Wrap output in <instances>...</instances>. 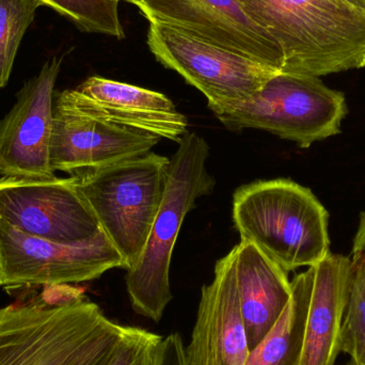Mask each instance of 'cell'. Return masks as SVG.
Returning a JSON list of instances; mask_svg holds the SVG:
<instances>
[{
    "instance_id": "21",
    "label": "cell",
    "mask_w": 365,
    "mask_h": 365,
    "mask_svg": "<svg viewBox=\"0 0 365 365\" xmlns=\"http://www.w3.org/2000/svg\"><path fill=\"white\" fill-rule=\"evenodd\" d=\"M163 336L143 328L128 326L109 365H153Z\"/></svg>"
},
{
    "instance_id": "18",
    "label": "cell",
    "mask_w": 365,
    "mask_h": 365,
    "mask_svg": "<svg viewBox=\"0 0 365 365\" xmlns=\"http://www.w3.org/2000/svg\"><path fill=\"white\" fill-rule=\"evenodd\" d=\"M62 16L71 19L79 29L103 34L117 38H125L119 17L117 0H38Z\"/></svg>"
},
{
    "instance_id": "5",
    "label": "cell",
    "mask_w": 365,
    "mask_h": 365,
    "mask_svg": "<svg viewBox=\"0 0 365 365\" xmlns=\"http://www.w3.org/2000/svg\"><path fill=\"white\" fill-rule=\"evenodd\" d=\"M170 158L155 153L73 175L75 186L119 251L136 265L162 205Z\"/></svg>"
},
{
    "instance_id": "13",
    "label": "cell",
    "mask_w": 365,
    "mask_h": 365,
    "mask_svg": "<svg viewBox=\"0 0 365 365\" xmlns=\"http://www.w3.org/2000/svg\"><path fill=\"white\" fill-rule=\"evenodd\" d=\"M185 354L188 365L246 364L248 342L231 251L217 262L212 282L202 287L197 319Z\"/></svg>"
},
{
    "instance_id": "6",
    "label": "cell",
    "mask_w": 365,
    "mask_h": 365,
    "mask_svg": "<svg viewBox=\"0 0 365 365\" xmlns=\"http://www.w3.org/2000/svg\"><path fill=\"white\" fill-rule=\"evenodd\" d=\"M212 113L234 132L266 130L307 149L340 134L349 107L344 93L319 77L280 73L250 98Z\"/></svg>"
},
{
    "instance_id": "9",
    "label": "cell",
    "mask_w": 365,
    "mask_h": 365,
    "mask_svg": "<svg viewBox=\"0 0 365 365\" xmlns=\"http://www.w3.org/2000/svg\"><path fill=\"white\" fill-rule=\"evenodd\" d=\"M0 219L28 235L64 245L85 244L103 232L72 177L1 178Z\"/></svg>"
},
{
    "instance_id": "10",
    "label": "cell",
    "mask_w": 365,
    "mask_h": 365,
    "mask_svg": "<svg viewBox=\"0 0 365 365\" xmlns=\"http://www.w3.org/2000/svg\"><path fill=\"white\" fill-rule=\"evenodd\" d=\"M160 138L88 113L66 90L53 107L49 158L53 170L76 175L150 153Z\"/></svg>"
},
{
    "instance_id": "15",
    "label": "cell",
    "mask_w": 365,
    "mask_h": 365,
    "mask_svg": "<svg viewBox=\"0 0 365 365\" xmlns=\"http://www.w3.org/2000/svg\"><path fill=\"white\" fill-rule=\"evenodd\" d=\"M311 267L312 292L299 365H334L341 351L353 262L330 252Z\"/></svg>"
},
{
    "instance_id": "16",
    "label": "cell",
    "mask_w": 365,
    "mask_h": 365,
    "mask_svg": "<svg viewBox=\"0 0 365 365\" xmlns=\"http://www.w3.org/2000/svg\"><path fill=\"white\" fill-rule=\"evenodd\" d=\"M231 252L247 342L251 351L265 338L289 304L291 281L287 277L289 272L251 242L240 240Z\"/></svg>"
},
{
    "instance_id": "17",
    "label": "cell",
    "mask_w": 365,
    "mask_h": 365,
    "mask_svg": "<svg viewBox=\"0 0 365 365\" xmlns=\"http://www.w3.org/2000/svg\"><path fill=\"white\" fill-rule=\"evenodd\" d=\"M312 284V267L294 277L289 304L245 365H299Z\"/></svg>"
},
{
    "instance_id": "11",
    "label": "cell",
    "mask_w": 365,
    "mask_h": 365,
    "mask_svg": "<svg viewBox=\"0 0 365 365\" xmlns=\"http://www.w3.org/2000/svg\"><path fill=\"white\" fill-rule=\"evenodd\" d=\"M134 4L150 23L175 28L282 73L278 45L238 0H138Z\"/></svg>"
},
{
    "instance_id": "4",
    "label": "cell",
    "mask_w": 365,
    "mask_h": 365,
    "mask_svg": "<svg viewBox=\"0 0 365 365\" xmlns=\"http://www.w3.org/2000/svg\"><path fill=\"white\" fill-rule=\"evenodd\" d=\"M170 158L162 205L143 255L126 270L125 282L133 310L158 323L171 300L170 265L185 217L195 201L214 189L206 163L210 147L195 133L187 132Z\"/></svg>"
},
{
    "instance_id": "20",
    "label": "cell",
    "mask_w": 365,
    "mask_h": 365,
    "mask_svg": "<svg viewBox=\"0 0 365 365\" xmlns=\"http://www.w3.org/2000/svg\"><path fill=\"white\" fill-rule=\"evenodd\" d=\"M351 287L341 332V351L351 357L365 338V252L351 257Z\"/></svg>"
},
{
    "instance_id": "26",
    "label": "cell",
    "mask_w": 365,
    "mask_h": 365,
    "mask_svg": "<svg viewBox=\"0 0 365 365\" xmlns=\"http://www.w3.org/2000/svg\"><path fill=\"white\" fill-rule=\"evenodd\" d=\"M117 1H121V0H117ZM123 1L130 2V4H134L135 2L138 1V0H123Z\"/></svg>"
},
{
    "instance_id": "3",
    "label": "cell",
    "mask_w": 365,
    "mask_h": 365,
    "mask_svg": "<svg viewBox=\"0 0 365 365\" xmlns=\"http://www.w3.org/2000/svg\"><path fill=\"white\" fill-rule=\"evenodd\" d=\"M233 220L240 238L289 272L311 267L330 253L329 214L314 193L287 179L240 187Z\"/></svg>"
},
{
    "instance_id": "14",
    "label": "cell",
    "mask_w": 365,
    "mask_h": 365,
    "mask_svg": "<svg viewBox=\"0 0 365 365\" xmlns=\"http://www.w3.org/2000/svg\"><path fill=\"white\" fill-rule=\"evenodd\" d=\"M73 96L100 119L179 143L187 133V118L160 92L100 76L89 77Z\"/></svg>"
},
{
    "instance_id": "25",
    "label": "cell",
    "mask_w": 365,
    "mask_h": 365,
    "mask_svg": "<svg viewBox=\"0 0 365 365\" xmlns=\"http://www.w3.org/2000/svg\"><path fill=\"white\" fill-rule=\"evenodd\" d=\"M345 1L357 6V8L364 9L365 10V0H345Z\"/></svg>"
},
{
    "instance_id": "23",
    "label": "cell",
    "mask_w": 365,
    "mask_h": 365,
    "mask_svg": "<svg viewBox=\"0 0 365 365\" xmlns=\"http://www.w3.org/2000/svg\"><path fill=\"white\" fill-rule=\"evenodd\" d=\"M365 252V212L360 216L359 227L354 238L353 255Z\"/></svg>"
},
{
    "instance_id": "12",
    "label": "cell",
    "mask_w": 365,
    "mask_h": 365,
    "mask_svg": "<svg viewBox=\"0 0 365 365\" xmlns=\"http://www.w3.org/2000/svg\"><path fill=\"white\" fill-rule=\"evenodd\" d=\"M61 59L53 58L17 93L16 103L0 120V175L2 178L48 180L51 166L53 94Z\"/></svg>"
},
{
    "instance_id": "8",
    "label": "cell",
    "mask_w": 365,
    "mask_h": 365,
    "mask_svg": "<svg viewBox=\"0 0 365 365\" xmlns=\"http://www.w3.org/2000/svg\"><path fill=\"white\" fill-rule=\"evenodd\" d=\"M113 268L126 269L125 262L103 232L91 242L64 245L28 235L0 219V287L87 282Z\"/></svg>"
},
{
    "instance_id": "2",
    "label": "cell",
    "mask_w": 365,
    "mask_h": 365,
    "mask_svg": "<svg viewBox=\"0 0 365 365\" xmlns=\"http://www.w3.org/2000/svg\"><path fill=\"white\" fill-rule=\"evenodd\" d=\"M128 326L86 296L0 309V365H109Z\"/></svg>"
},
{
    "instance_id": "7",
    "label": "cell",
    "mask_w": 365,
    "mask_h": 365,
    "mask_svg": "<svg viewBox=\"0 0 365 365\" xmlns=\"http://www.w3.org/2000/svg\"><path fill=\"white\" fill-rule=\"evenodd\" d=\"M148 45L156 59L207 98L212 111L242 102L280 73L250 58L150 23Z\"/></svg>"
},
{
    "instance_id": "19",
    "label": "cell",
    "mask_w": 365,
    "mask_h": 365,
    "mask_svg": "<svg viewBox=\"0 0 365 365\" xmlns=\"http://www.w3.org/2000/svg\"><path fill=\"white\" fill-rule=\"evenodd\" d=\"M41 6L38 0H0V88L8 83L19 45Z\"/></svg>"
},
{
    "instance_id": "1",
    "label": "cell",
    "mask_w": 365,
    "mask_h": 365,
    "mask_svg": "<svg viewBox=\"0 0 365 365\" xmlns=\"http://www.w3.org/2000/svg\"><path fill=\"white\" fill-rule=\"evenodd\" d=\"M283 57L281 74L326 76L365 66V10L345 0H238Z\"/></svg>"
},
{
    "instance_id": "22",
    "label": "cell",
    "mask_w": 365,
    "mask_h": 365,
    "mask_svg": "<svg viewBox=\"0 0 365 365\" xmlns=\"http://www.w3.org/2000/svg\"><path fill=\"white\" fill-rule=\"evenodd\" d=\"M153 365H188L184 343L178 332L162 339L156 349Z\"/></svg>"
},
{
    "instance_id": "24",
    "label": "cell",
    "mask_w": 365,
    "mask_h": 365,
    "mask_svg": "<svg viewBox=\"0 0 365 365\" xmlns=\"http://www.w3.org/2000/svg\"><path fill=\"white\" fill-rule=\"evenodd\" d=\"M345 365H365V338Z\"/></svg>"
}]
</instances>
